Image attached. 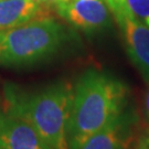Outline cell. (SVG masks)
I'll return each mask as SVG.
<instances>
[{"mask_svg": "<svg viewBox=\"0 0 149 149\" xmlns=\"http://www.w3.org/2000/svg\"><path fill=\"white\" fill-rule=\"evenodd\" d=\"M128 97L127 85L116 76L94 68L86 70L74 86L70 149H80L92 135L122 114Z\"/></svg>", "mask_w": 149, "mask_h": 149, "instance_id": "cell-2", "label": "cell"}, {"mask_svg": "<svg viewBox=\"0 0 149 149\" xmlns=\"http://www.w3.org/2000/svg\"><path fill=\"white\" fill-rule=\"evenodd\" d=\"M66 29L49 16L0 31V66L24 68L49 61L64 48Z\"/></svg>", "mask_w": 149, "mask_h": 149, "instance_id": "cell-3", "label": "cell"}, {"mask_svg": "<svg viewBox=\"0 0 149 149\" xmlns=\"http://www.w3.org/2000/svg\"><path fill=\"white\" fill-rule=\"evenodd\" d=\"M0 149H52L28 123L0 112Z\"/></svg>", "mask_w": 149, "mask_h": 149, "instance_id": "cell-7", "label": "cell"}, {"mask_svg": "<svg viewBox=\"0 0 149 149\" xmlns=\"http://www.w3.org/2000/svg\"><path fill=\"white\" fill-rule=\"evenodd\" d=\"M137 116L126 108L105 127L92 135L80 149H129L134 141Z\"/></svg>", "mask_w": 149, "mask_h": 149, "instance_id": "cell-6", "label": "cell"}, {"mask_svg": "<svg viewBox=\"0 0 149 149\" xmlns=\"http://www.w3.org/2000/svg\"><path fill=\"white\" fill-rule=\"evenodd\" d=\"M133 149H149V132L139 136L134 144Z\"/></svg>", "mask_w": 149, "mask_h": 149, "instance_id": "cell-10", "label": "cell"}, {"mask_svg": "<svg viewBox=\"0 0 149 149\" xmlns=\"http://www.w3.org/2000/svg\"><path fill=\"white\" fill-rule=\"evenodd\" d=\"M149 85V83H148ZM145 113H146V118L149 123V88L146 94V101H145Z\"/></svg>", "mask_w": 149, "mask_h": 149, "instance_id": "cell-11", "label": "cell"}, {"mask_svg": "<svg viewBox=\"0 0 149 149\" xmlns=\"http://www.w3.org/2000/svg\"><path fill=\"white\" fill-rule=\"evenodd\" d=\"M128 11L149 27V0H120Z\"/></svg>", "mask_w": 149, "mask_h": 149, "instance_id": "cell-9", "label": "cell"}, {"mask_svg": "<svg viewBox=\"0 0 149 149\" xmlns=\"http://www.w3.org/2000/svg\"><path fill=\"white\" fill-rule=\"evenodd\" d=\"M117 22L129 59L149 83V27L134 17L120 0H105Z\"/></svg>", "mask_w": 149, "mask_h": 149, "instance_id": "cell-4", "label": "cell"}, {"mask_svg": "<svg viewBox=\"0 0 149 149\" xmlns=\"http://www.w3.org/2000/svg\"><path fill=\"white\" fill-rule=\"evenodd\" d=\"M45 16L48 7L37 0H0V31Z\"/></svg>", "mask_w": 149, "mask_h": 149, "instance_id": "cell-8", "label": "cell"}, {"mask_svg": "<svg viewBox=\"0 0 149 149\" xmlns=\"http://www.w3.org/2000/svg\"><path fill=\"white\" fill-rule=\"evenodd\" d=\"M74 87L58 81L36 91L5 87V109L33 127L52 149H70L69 130Z\"/></svg>", "mask_w": 149, "mask_h": 149, "instance_id": "cell-1", "label": "cell"}, {"mask_svg": "<svg viewBox=\"0 0 149 149\" xmlns=\"http://www.w3.org/2000/svg\"><path fill=\"white\" fill-rule=\"evenodd\" d=\"M66 1H69V0H58V1H56V5H55V7H56V6H59V5H62V3H65Z\"/></svg>", "mask_w": 149, "mask_h": 149, "instance_id": "cell-13", "label": "cell"}, {"mask_svg": "<svg viewBox=\"0 0 149 149\" xmlns=\"http://www.w3.org/2000/svg\"><path fill=\"white\" fill-rule=\"evenodd\" d=\"M38 2H40L41 5L45 6V7H51V6H54L55 7V5H56V1L58 0H37Z\"/></svg>", "mask_w": 149, "mask_h": 149, "instance_id": "cell-12", "label": "cell"}, {"mask_svg": "<svg viewBox=\"0 0 149 149\" xmlns=\"http://www.w3.org/2000/svg\"><path fill=\"white\" fill-rule=\"evenodd\" d=\"M55 8L60 16L81 31H102L112 23V12L105 0H69Z\"/></svg>", "mask_w": 149, "mask_h": 149, "instance_id": "cell-5", "label": "cell"}]
</instances>
